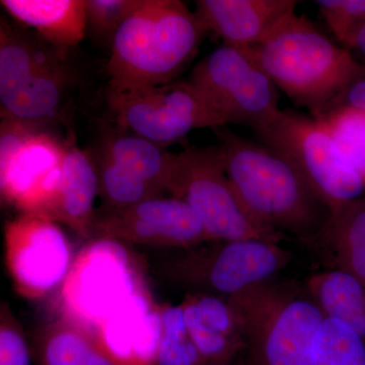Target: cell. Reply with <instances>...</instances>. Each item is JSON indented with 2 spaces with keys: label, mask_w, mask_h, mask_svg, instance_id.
<instances>
[{
  "label": "cell",
  "mask_w": 365,
  "mask_h": 365,
  "mask_svg": "<svg viewBox=\"0 0 365 365\" xmlns=\"http://www.w3.org/2000/svg\"><path fill=\"white\" fill-rule=\"evenodd\" d=\"M213 131L235 195L257 225L304 242L318 234L331 209L292 163L227 126Z\"/></svg>",
  "instance_id": "1"
},
{
  "label": "cell",
  "mask_w": 365,
  "mask_h": 365,
  "mask_svg": "<svg viewBox=\"0 0 365 365\" xmlns=\"http://www.w3.org/2000/svg\"><path fill=\"white\" fill-rule=\"evenodd\" d=\"M295 105L321 119L365 66L306 16H288L260 44L242 48Z\"/></svg>",
  "instance_id": "2"
},
{
  "label": "cell",
  "mask_w": 365,
  "mask_h": 365,
  "mask_svg": "<svg viewBox=\"0 0 365 365\" xmlns=\"http://www.w3.org/2000/svg\"><path fill=\"white\" fill-rule=\"evenodd\" d=\"M206 31L180 0H143L119 29L108 61L109 91L168 85L195 58Z\"/></svg>",
  "instance_id": "3"
},
{
  "label": "cell",
  "mask_w": 365,
  "mask_h": 365,
  "mask_svg": "<svg viewBox=\"0 0 365 365\" xmlns=\"http://www.w3.org/2000/svg\"><path fill=\"white\" fill-rule=\"evenodd\" d=\"M245 351L259 365H309L325 314L292 281L255 283L227 297Z\"/></svg>",
  "instance_id": "4"
},
{
  "label": "cell",
  "mask_w": 365,
  "mask_h": 365,
  "mask_svg": "<svg viewBox=\"0 0 365 365\" xmlns=\"http://www.w3.org/2000/svg\"><path fill=\"white\" fill-rule=\"evenodd\" d=\"M74 78L69 51L50 45L21 24L1 19V119L44 126L61 121Z\"/></svg>",
  "instance_id": "5"
},
{
  "label": "cell",
  "mask_w": 365,
  "mask_h": 365,
  "mask_svg": "<svg viewBox=\"0 0 365 365\" xmlns=\"http://www.w3.org/2000/svg\"><path fill=\"white\" fill-rule=\"evenodd\" d=\"M256 133L263 145L299 170L331 210L364 193V179L314 117L280 110L272 123Z\"/></svg>",
  "instance_id": "6"
},
{
  "label": "cell",
  "mask_w": 365,
  "mask_h": 365,
  "mask_svg": "<svg viewBox=\"0 0 365 365\" xmlns=\"http://www.w3.org/2000/svg\"><path fill=\"white\" fill-rule=\"evenodd\" d=\"M178 157L170 196L184 201L195 211L211 242L258 240L279 244L282 235L259 227L242 208L217 145L191 146Z\"/></svg>",
  "instance_id": "7"
},
{
  "label": "cell",
  "mask_w": 365,
  "mask_h": 365,
  "mask_svg": "<svg viewBox=\"0 0 365 365\" xmlns=\"http://www.w3.org/2000/svg\"><path fill=\"white\" fill-rule=\"evenodd\" d=\"M278 242H205L177 250L168 265L170 279L194 294L230 297L255 283L274 277L292 261Z\"/></svg>",
  "instance_id": "8"
},
{
  "label": "cell",
  "mask_w": 365,
  "mask_h": 365,
  "mask_svg": "<svg viewBox=\"0 0 365 365\" xmlns=\"http://www.w3.org/2000/svg\"><path fill=\"white\" fill-rule=\"evenodd\" d=\"M118 128L165 148L201 128L225 126L220 113L192 81L129 91H107Z\"/></svg>",
  "instance_id": "9"
},
{
  "label": "cell",
  "mask_w": 365,
  "mask_h": 365,
  "mask_svg": "<svg viewBox=\"0 0 365 365\" xmlns=\"http://www.w3.org/2000/svg\"><path fill=\"white\" fill-rule=\"evenodd\" d=\"M189 81L210 101L225 126L261 131L280 112L277 86L242 48L220 46L194 67Z\"/></svg>",
  "instance_id": "10"
},
{
  "label": "cell",
  "mask_w": 365,
  "mask_h": 365,
  "mask_svg": "<svg viewBox=\"0 0 365 365\" xmlns=\"http://www.w3.org/2000/svg\"><path fill=\"white\" fill-rule=\"evenodd\" d=\"M44 125L1 119L0 188L2 198L23 213L43 215L58 180L69 144Z\"/></svg>",
  "instance_id": "11"
},
{
  "label": "cell",
  "mask_w": 365,
  "mask_h": 365,
  "mask_svg": "<svg viewBox=\"0 0 365 365\" xmlns=\"http://www.w3.org/2000/svg\"><path fill=\"white\" fill-rule=\"evenodd\" d=\"M121 242L93 240L64 281L66 316L93 332L134 295L141 292L132 278Z\"/></svg>",
  "instance_id": "12"
},
{
  "label": "cell",
  "mask_w": 365,
  "mask_h": 365,
  "mask_svg": "<svg viewBox=\"0 0 365 365\" xmlns=\"http://www.w3.org/2000/svg\"><path fill=\"white\" fill-rule=\"evenodd\" d=\"M93 240L176 250L211 242L195 211L172 196L155 197L127 207L98 209L91 227Z\"/></svg>",
  "instance_id": "13"
},
{
  "label": "cell",
  "mask_w": 365,
  "mask_h": 365,
  "mask_svg": "<svg viewBox=\"0 0 365 365\" xmlns=\"http://www.w3.org/2000/svg\"><path fill=\"white\" fill-rule=\"evenodd\" d=\"M7 268L20 294L38 299L66 281L71 248L57 222L39 213H21L4 230Z\"/></svg>",
  "instance_id": "14"
},
{
  "label": "cell",
  "mask_w": 365,
  "mask_h": 365,
  "mask_svg": "<svg viewBox=\"0 0 365 365\" xmlns=\"http://www.w3.org/2000/svg\"><path fill=\"white\" fill-rule=\"evenodd\" d=\"M197 18L204 30L223 45L237 48L260 44L290 14L295 0H197Z\"/></svg>",
  "instance_id": "15"
},
{
  "label": "cell",
  "mask_w": 365,
  "mask_h": 365,
  "mask_svg": "<svg viewBox=\"0 0 365 365\" xmlns=\"http://www.w3.org/2000/svg\"><path fill=\"white\" fill-rule=\"evenodd\" d=\"M97 196L98 175L90 151L71 144L42 215L91 241Z\"/></svg>",
  "instance_id": "16"
},
{
  "label": "cell",
  "mask_w": 365,
  "mask_h": 365,
  "mask_svg": "<svg viewBox=\"0 0 365 365\" xmlns=\"http://www.w3.org/2000/svg\"><path fill=\"white\" fill-rule=\"evenodd\" d=\"M306 244L328 269L350 274L365 285V197L332 209L325 225Z\"/></svg>",
  "instance_id": "17"
},
{
  "label": "cell",
  "mask_w": 365,
  "mask_h": 365,
  "mask_svg": "<svg viewBox=\"0 0 365 365\" xmlns=\"http://www.w3.org/2000/svg\"><path fill=\"white\" fill-rule=\"evenodd\" d=\"M31 347L37 365H121L91 329L66 314L38 329Z\"/></svg>",
  "instance_id": "18"
},
{
  "label": "cell",
  "mask_w": 365,
  "mask_h": 365,
  "mask_svg": "<svg viewBox=\"0 0 365 365\" xmlns=\"http://www.w3.org/2000/svg\"><path fill=\"white\" fill-rule=\"evenodd\" d=\"M11 18L46 42L71 51L86 35V0H1Z\"/></svg>",
  "instance_id": "19"
},
{
  "label": "cell",
  "mask_w": 365,
  "mask_h": 365,
  "mask_svg": "<svg viewBox=\"0 0 365 365\" xmlns=\"http://www.w3.org/2000/svg\"><path fill=\"white\" fill-rule=\"evenodd\" d=\"M96 148L160 193H169L176 174L178 153L118 127L104 132Z\"/></svg>",
  "instance_id": "20"
},
{
  "label": "cell",
  "mask_w": 365,
  "mask_h": 365,
  "mask_svg": "<svg viewBox=\"0 0 365 365\" xmlns=\"http://www.w3.org/2000/svg\"><path fill=\"white\" fill-rule=\"evenodd\" d=\"M307 292L326 318L337 319L365 343V285L340 270L319 271L307 280Z\"/></svg>",
  "instance_id": "21"
},
{
  "label": "cell",
  "mask_w": 365,
  "mask_h": 365,
  "mask_svg": "<svg viewBox=\"0 0 365 365\" xmlns=\"http://www.w3.org/2000/svg\"><path fill=\"white\" fill-rule=\"evenodd\" d=\"M88 151L97 170L98 196L104 203L102 208L127 207L163 196L151 185L118 165L96 146Z\"/></svg>",
  "instance_id": "22"
},
{
  "label": "cell",
  "mask_w": 365,
  "mask_h": 365,
  "mask_svg": "<svg viewBox=\"0 0 365 365\" xmlns=\"http://www.w3.org/2000/svg\"><path fill=\"white\" fill-rule=\"evenodd\" d=\"M160 333L153 365H199L204 361L190 338L181 306L158 307Z\"/></svg>",
  "instance_id": "23"
},
{
  "label": "cell",
  "mask_w": 365,
  "mask_h": 365,
  "mask_svg": "<svg viewBox=\"0 0 365 365\" xmlns=\"http://www.w3.org/2000/svg\"><path fill=\"white\" fill-rule=\"evenodd\" d=\"M309 365H365V343L344 324L325 318Z\"/></svg>",
  "instance_id": "24"
},
{
  "label": "cell",
  "mask_w": 365,
  "mask_h": 365,
  "mask_svg": "<svg viewBox=\"0 0 365 365\" xmlns=\"http://www.w3.org/2000/svg\"><path fill=\"white\" fill-rule=\"evenodd\" d=\"M343 155L365 182V114L350 107H337L319 119Z\"/></svg>",
  "instance_id": "25"
},
{
  "label": "cell",
  "mask_w": 365,
  "mask_h": 365,
  "mask_svg": "<svg viewBox=\"0 0 365 365\" xmlns=\"http://www.w3.org/2000/svg\"><path fill=\"white\" fill-rule=\"evenodd\" d=\"M143 0H86V34L111 50L119 29Z\"/></svg>",
  "instance_id": "26"
},
{
  "label": "cell",
  "mask_w": 365,
  "mask_h": 365,
  "mask_svg": "<svg viewBox=\"0 0 365 365\" xmlns=\"http://www.w3.org/2000/svg\"><path fill=\"white\" fill-rule=\"evenodd\" d=\"M314 4L342 47L365 23V0H317Z\"/></svg>",
  "instance_id": "27"
},
{
  "label": "cell",
  "mask_w": 365,
  "mask_h": 365,
  "mask_svg": "<svg viewBox=\"0 0 365 365\" xmlns=\"http://www.w3.org/2000/svg\"><path fill=\"white\" fill-rule=\"evenodd\" d=\"M32 347L6 302L0 307V365H33Z\"/></svg>",
  "instance_id": "28"
},
{
  "label": "cell",
  "mask_w": 365,
  "mask_h": 365,
  "mask_svg": "<svg viewBox=\"0 0 365 365\" xmlns=\"http://www.w3.org/2000/svg\"><path fill=\"white\" fill-rule=\"evenodd\" d=\"M337 107L353 108L365 114V74L346 88L333 109Z\"/></svg>",
  "instance_id": "29"
},
{
  "label": "cell",
  "mask_w": 365,
  "mask_h": 365,
  "mask_svg": "<svg viewBox=\"0 0 365 365\" xmlns=\"http://www.w3.org/2000/svg\"><path fill=\"white\" fill-rule=\"evenodd\" d=\"M344 48L347 50H355L365 58V23L349 38Z\"/></svg>",
  "instance_id": "30"
},
{
  "label": "cell",
  "mask_w": 365,
  "mask_h": 365,
  "mask_svg": "<svg viewBox=\"0 0 365 365\" xmlns=\"http://www.w3.org/2000/svg\"><path fill=\"white\" fill-rule=\"evenodd\" d=\"M232 365H259L257 364L256 362L254 361L253 359H251V357L249 356L248 354H247L246 351H242L241 354H240V356L237 357V359H235V361L234 362V364Z\"/></svg>",
  "instance_id": "31"
},
{
  "label": "cell",
  "mask_w": 365,
  "mask_h": 365,
  "mask_svg": "<svg viewBox=\"0 0 365 365\" xmlns=\"http://www.w3.org/2000/svg\"><path fill=\"white\" fill-rule=\"evenodd\" d=\"M234 364H222V362H210V361H203L202 364L199 365H232Z\"/></svg>",
  "instance_id": "32"
}]
</instances>
